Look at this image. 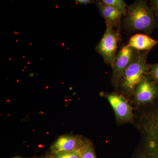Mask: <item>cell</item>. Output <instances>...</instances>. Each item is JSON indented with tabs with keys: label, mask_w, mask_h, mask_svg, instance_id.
<instances>
[{
	"label": "cell",
	"mask_w": 158,
	"mask_h": 158,
	"mask_svg": "<svg viewBox=\"0 0 158 158\" xmlns=\"http://www.w3.org/2000/svg\"><path fill=\"white\" fill-rule=\"evenodd\" d=\"M152 10L144 1H136L127 7L125 27L130 31L149 33L156 26Z\"/></svg>",
	"instance_id": "6da1fadb"
},
{
	"label": "cell",
	"mask_w": 158,
	"mask_h": 158,
	"mask_svg": "<svg viewBox=\"0 0 158 158\" xmlns=\"http://www.w3.org/2000/svg\"><path fill=\"white\" fill-rule=\"evenodd\" d=\"M146 61V53L138 54L125 71L120 81L121 88L126 93H134L136 86L149 72L150 65Z\"/></svg>",
	"instance_id": "7a4b0ae2"
},
{
	"label": "cell",
	"mask_w": 158,
	"mask_h": 158,
	"mask_svg": "<svg viewBox=\"0 0 158 158\" xmlns=\"http://www.w3.org/2000/svg\"><path fill=\"white\" fill-rule=\"evenodd\" d=\"M113 27L106 24L105 34L96 47L97 52L112 67L116 58L117 44L119 40L118 32L115 31Z\"/></svg>",
	"instance_id": "3957f363"
},
{
	"label": "cell",
	"mask_w": 158,
	"mask_h": 158,
	"mask_svg": "<svg viewBox=\"0 0 158 158\" xmlns=\"http://www.w3.org/2000/svg\"><path fill=\"white\" fill-rule=\"evenodd\" d=\"M136 52V50L127 45L123 47L117 54L112 66L115 82L121 81L125 71L138 55Z\"/></svg>",
	"instance_id": "277c9868"
},
{
	"label": "cell",
	"mask_w": 158,
	"mask_h": 158,
	"mask_svg": "<svg viewBox=\"0 0 158 158\" xmlns=\"http://www.w3.org/2000/svg\"><path fill=\"white\" fill-rule=\"evenodd\" d=\"M105 96L107 99L118 119L127 121L131 119L132 110L126 99L115 93L106 94Z\"/></svg>",
	"instance_id": "5b68a950"
},
{
	"label": "cell",
	"mask_w": 158,
	"mask_h": 158,
	"mask_svg": "<svg viewBox=\"0 0 158 158\" xmlns=\"http://www.w3.org/2000/svg\"><path fill=\"white\" fill-rule=\"evenodd\" d=\"M135 98L139 103H144L153 100L158 94V90L155 85L144 76L136 86Z\"/></svg>",
	"instance_id": "8992f818"
},
{
	"label": "cell",
	"mask_w": 158,
	"mask_h": 158,
	"mask_svg": "<svg viewBox=\"0 0 158 158\" xmlns=\"http://www.w3.org/2000/svg\"><path fill=\"white\" fill-rule=\"evenodd\" d=\"M87 144L81 138L72 135H62L58 138L51 147L53 154L72 151Z\"/></svg>",
	"instance_id": "52a82bcc"
},
{
	"label": "cell",
	"mask_w": 158,
	"mask_h": 158,
	"mask_svg": "<svg viewBox=\"0 0 158 158\" xmlns=\"http://www.w3.org/2000/svg\"><path fill=\"white\" fill-rule=\"evenodd\" d=\"M158 43V40L153 39L147 35L137 34L130 38L127 45L137 50L147 51L151 49Z\"/></svg>",
	"instance_id": "ba28073f"
},
{
	"label": "cell",
	"mask_w": 158,
	"mask_h": 158,
	"mask_svg": "<svg viewBox=\"0 0 158 158\" xmlns=\"http://www.w3.org/2000/svg\"><path fill=\"white\" fill-rule=\"evenodd\" d=\"M98 6L102 15L106 19V24L113 27L116 26L122 13L104 4L101 1L98 2Z\"/></svg>",
	"instance_id": "9c48e42d"
},
{
	"label": "cell",
	"mask_w": 158,
	"mask_h": 158,
	"mask_svg": "<svg viewBox=\"0 0 158 158\" xmlns=\"http://www.w3.org/2000/svg\"><path fill=\"white\" fill-rule=\"evenodd\" d=\"M89 146V144H86L78 149L72 151L56 154H54L52 158H81L83 153Z\"/></svg>",
	"instance_id": "30bf717a"
},
{
	"label": "cell",
	"mask_w": 158,
	"mask_h": 158,
	"mask_svg": "<svg viewBox=\"0 0 158 158\" xmlns=\"http://www.w3.org/2000/svg\"><path fill=\"white\" fill-rule=\"evenodd\" d=\"M101 2L119 11L123 14L126 15L127 13V6L126 3L122 0H102Z\"/></svg>",
	"instance_id": "8fae6325"
},
{
	"label": "cell",
	"mask_w": 158,
	"mask_h": 158,
	"mask_svg": "<svg viewBox=\"0 0 158 158\" xmlns=\"http://www.w3.org/2000/svg\"><path fill=\"white\" fill-rule=\"evenodd\" d=\"M149 72L152 77L158 83V63L150 65Z\"/></svg>",
	"instance_id": "7c38bea8"
},
{
	"label": "cell",
	"mask_w": 158,
	"mask_h": 158,
	"mask_svg": "<svg viewBox=\"0 0 158 158\" xmlns=\"http://www.w3.org/2000/svg\"><path fill=\"white\" fill-rule=\"evenodd\" d=\"M81 158H96L94 151L90 145L83 153Z\"/></svg>",
	"instance_id": "4fadbf2b"
},
{
	"label": "cell",
	"mask_w": 158,
	"mask_h": 158,
	"mask_svg": "<svg viewBox=\"0 0 158 158\" xmlns=\"http://www.w3.org/2000/svg\"><path fill=\"white\" fill-rule=\"evenodd\" d=\"M153 10L155 12L156 16L158 19V0L151 1Z\"/></svg>",
	"instance_id": "5bb4252c"
},
{
	"label": "cell",
	"mask_w": 158,
	"mask_h": 158,
	"mask_svg": "<svg viewBox=\"0 0 158 158\" xmlns=\"http://www.w3.org/2000/svg\"><path fill=\"white\" fill-rule=\"evenodd\" d=\"M76 2L78 3L79 4H88L93 2V1H90V0H77Z\"/></svg>",
	"instance_id": "9a60e30c"
},
{
	"label": "cell",
	"mask_w": 158,
	"mask_h": 158,
	"mask_svg": "<svg viewBox=\"0 0 158 158\" xmlns=\"http://www.w3.org/2000/svg\"></svg>",
	"instance_id": "2e32d148"
},
{
	"label": "cell",
	"mask_w": 158,
	"mask_h": 158,
	"mask_svg": "<svg viewBox=\"0 0 158 158\" xmlns=\"http://www.w3.org/2000/svg\"></svg>",
	"instance_id": "e0dca14e"
}]
</instances>
